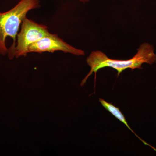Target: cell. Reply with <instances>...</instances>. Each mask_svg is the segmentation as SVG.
<instances>
[{
	"instance_id": "7a4b0ae2",
	"label": "cell",
	"mask_w": 156,
	"mask_h": 156,
	"mask_svg": "<svg viewBox=\"0 0 156 156\" xmlns=\"http://www.w3.org/2000/svg\"><path fill=\"white\" fill-rule=\"evenodd\" d=\"M39 7V0H20L9 11L0 12V54L8 53L10 59L14 58L20 26L29 11Z\"/></svg>"
},
{
	"instance_id": "52a82bcc",
	"label": "cell",
	"mask_w": 156,
	"mask_h": 156,
	"mask_svg": "<svg viewBox=\"0 0 156 156\" xmlns=\"http://www.w3.org/2000/svg\"></svg>"
},
{
	"instance_id": "6da1fadb",
	"label": "cell",
	"mask_w": 156,
	"mask_h": 156,
	"mask_svg": "<svg viewBox=\"0 0 156 156\" xmlns=\"http://www.w3.org/2000/svg\"><path fill=\"white\" fill-rule=\"evenodd\" d=\"M153 45L148 43H143L137 49V53L132 58L126 60L112 59L100 50L92 51L87 58V64L91 68L90 71L81 83L83 87L93 73L95 74V82L97 73L99 69L111 67L118 72V76L127 69L132 70L142 69L144 63L152 65L156 63V54Z\"/></svg>"
},
{
	"instance_id": "8992f818",
	"label": "cell",
	"mask_w": 156,
	"mask_h": 156,
	"mask_svg": "<svg viewBox=\"0 0 156 156\" xmlns=\"http://www.w3.org/2000/svg\"><path fill=\"white\" fill-rule=\"evenodd\" d=\"M79 1H80V2H82L86 3L91 1V0H79Z\"/></svg>"
},
{
	"instance_id": "5b68a950",
	"label": "cell",
	"mask_w": 156,
	"mask_h": 156,
	"mask_svg": "<svg viewBox=\"0 0 156 156\" xmlns=\"http://www.w3.org/2000/svg\"><path fill=\"white\" fill-rule=\"evenodd\" d=\"M99 102H100V103L101 104V105H102V106H103L107 111L110 112L119 121H120V122L123 123L124 125H125V126H126V127H127L131 132H133L134 135H136V136H137L138 138H139L146 145H148L146 143L143 141L141 138H140L139 136H137L136 134V133L132 130V129H131V128H130V126L128 125V122H127V121H126L125 116L123 114L122 112L120 111V109L119 108L115 106V105H113L111 103H109V102H107L104 99H102V98H99Z\"/></svg>"
},
{
	"instance_id": "277c9868",
	"label": "cell",
	"mask_w": 156,
	"mask_h": 156,
	"mask_svg": "<svg viewBox=\"0 0 156 156\" xmlns=\"http://www.w3.org/2000/svg\"><path fill=\"white\" fill-rule=\"evenodd\" d=\"M56 51H63L76 56L85 55L83 50L69 44L55 34H52L50 36L45 37L32 44L29 47L28 53H42L46 52L53 53Z\"/></svg>"
},
{
	"instance_id": "3957f363",
	"label": "cell",
	"mask_w": 156,
	"mask_h": 156,
	"mask_svg": "<svg viewBox=\"0 0 156 156\" xmlns=\"http://www.w3.org/2000/svg\"><path fill=\"white\" fill-rule=\"evenodd\" d=\"M48 27L38 24L26 17L23 20L21 30L17 34L14 55L16 58L28 54L29 46L45 37L51 36Z\"/></svg>"
}]
</instances>
